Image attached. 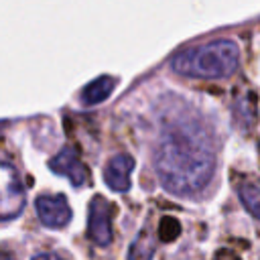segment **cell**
<instances>
[{
    "instance_id": "3",
    "label": "cell",
    "mask_w": 260,
    "mask_h": 260,
    "mask_svg": "<svg viewBox=\"0 0 260 260\" xmlns=\"http://www.w3.org/2000/svg\"><path fill=\"white\" fill-rule=\"evenodd\" d=\"M26 201V193L22 187V181L16 173V169L4 160L2 162V201H0V217L2 221H8L16 217Z\"/></svg>"
},
{
    "instance_id": "7",
    "label": "cell",
    "mask_w": 260,
    "mask_h": 260,
    "mask_svg": "<svg viewBox=\"0 0 260 260\" xmlns=\"http://www.w3.org/2000/svg\"><path fill=\"white\" fill-rule=\"evenodd\" d=\"M134 169V158L126 152H118L114 154L106 167H104V179H106V185L112 189V191H128L130 189V173Z\"/></svg>"
},
{
    "instance_id": "11",
    "label": "cell",
    "mask_w": 260,
    "mask_h": 260,
    "mask_svg": "<svg viewBox=\"0 0 260 260\" xmlns=\"http://www.w3.org/2000/svg\"><path fill=\"white\" fill-rule=\"evenodd\" d=\"M179 232H181V225H179V221L175 217H162V221H160V238H162V242L175 240L179 236Z\"/></svg>"
},
{
    "instance_id": "6",
    "label": "cell",
    "mask_w": 260,
    "mask_h": 260,
    "mask_svg": "<svg viewBox=\"0 0 260 260\" xmlns=\"http://www.w3.org/2000/svg\"><path fill=\"white\" fill-rule=\"evenodd\" d=\"M37 215L47 228H63L71 219V207L63 195H39L35 201Z\"/></svg>"
},
{
    "instance_id": "1",
    "label": "cell",
    "mask_w": 260,
    "mask_h": 260,
    "mask_svg": "<svg viewBox=\"0 0 260 260\" xmlns=\"http://www.w3.org/2000/svg\"><path fill=\"white\" fill-rule=\"evenodd\" d=\"M152 162L167 191L193 197L209 185L215 171V152L207 132L197 124L185 122L160 132Z\"/></svg>"
},
{
    "instance_id": "12",
    "label": "cell",
    "mask_w": 260,
    "mask_h": 260,
    "mask_svg": "<svg viewBox=\"0 0 260 260\" xmlns=\"http://www.w3.org/2000/svg\"><path fill=\"white\" fill-rule=\"evenodd\" d=\"M32 260H65V258H61L55 252H39L37 256H32Z\"/></svg>"
},
{
    "instance_id": "10",
    "label": "cell",
    "mask_w": 260,
    "mask_h": 260,
    "mask_svg": "<svg viewBox=\"0 0 260 260\" xmlns=\"http://www.w3.org/2000/svg\"><path fill=\"white\" fill-rule=\"evenodd\" d=\"M238 195H240V201L244 203V207L260 221V187L244 181L238 185Z\"/></svg>"
},
{
    "instance_id": "8",
    "label": "cell",
    "mask_w": 260,
    "mask_h": 260,
    "mask_svg": "<svg viewBox=\"0 0 260 260\" xmlns=\"http://www.w3.org/2000/svg\"><path fill=\"white\" fill-rule=\"evenodd\" d=\"M114 77L110 75H102V77H95L93 81H89L83 89H81V102L85 106H95L100 102H104L112 91H114Z\"/></svg>"
},
{
    "instance_id": "13",
    "label": "cell",
    "mask_w": 260,
    "mask_h": 260,
    "mask_svg": "<svg viewBox=\"0 0 260 260\" xmlns=\"http://www.w3.org/2000/svg\"><path fill=\"white\" fill-rule=\"evenodd\" d=\"M215 260H240L234 252H228V250H221V252H217L215 254Z\"/></svg>"
},
{
    "instance_id": "14",
    "label": "cell",
    "mask_w": 260,
    "mask_h": 260,
    "mask_svg": "<svg viewBox=\"0 0 260 260\" xmlns=\"http://www.w3.org/2000/svg\"><path fill=\"white\" fill-rule=\"evenodd\" d=\"M2 260H16V258H14V256H12L8 250H4V252H2Z\"/></svg>"
},
{
    "instance_id": "2",
    "label": "cell",
    "mask_w": 260,
    "mask_h": 260,
    "mask_svg": "<svg viewBox=\"0 0 260 260\" xmlns=\"http://www.w3.org/2000/svg\"><path fill=\"white\" fill-rule=\"evenodd\" d=\"M240 61V49L230 39H215L205 45L189 47L173 57L171 67L179 75L197 79L228 77Z\"/></svg>"
},
{
    "instance_id": "5",
    "label": "cell",
    "mask_w": 260,
    "mask_h": 260,
    "mask_svg": "<svg viewBox=\"0 0 260 260\" xmlns=\"http://www.w3.org/2000/svg\"><path fill=\"white\" fill-rule=\"evenodd\" d=\"M49 169L57 175H63L71 181V185L75 187H85L89 185V171L87 167L81 162L77 150L73 146H63L51 160H49Z\"/></svg>"
},
{
    "instance_id": "9",
    "label": "cell",
    "mask_w": 260,
    "mask_h": 260,
    "mask_svg": "<svg viewBox=\"0 0 260 260\" xmlns=\"http://www.w3.org/2000/svg\"><path fill=\"white\" fill-rule=\"evenodd\" d=\"M154 248H156V244H154L152 232L148 228H142L134 236V240L128 248V260H152Z\"/></svg>"
},
{
    "instance_id": "4",
    "label": "cell",
    "mask_w": 260,
    "mask_h": 260,
    "mask_svg": "<svg viewBox=\"0 0 260 260\" xmlns=\"http://www.w3.org/2000/svg\"><path fill=\"white\" fill-rule=\"evenodd\" d=\"M114 205L102 197L95 195L89 201V215H87V236L91 238L93 244L98 246H108L114 238L112 234V213H114Z\"/></svg>"
}]
</instances>
